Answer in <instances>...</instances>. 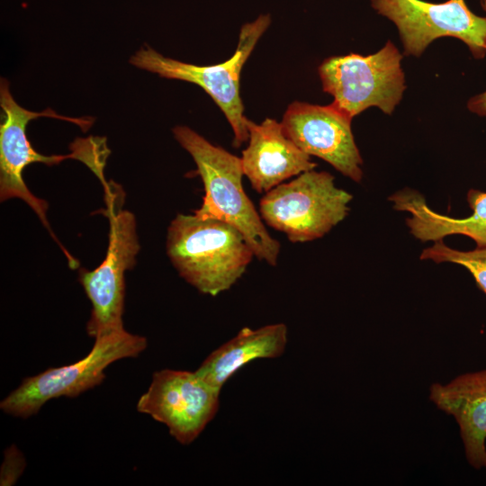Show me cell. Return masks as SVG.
I'll return each mask as SVG.
<instances>
[{
  "label": "cell",
  "instance_id": "obj_1",
  "mask_svg": "<svg viewBox=\"0 0 486 486\" xmlns=\"http://www.w3.org/2000/svg\"><path fill=\"white\" fill-rule=\"evenodd\" d=\"M166 253L181 277L211 296L235 284L255 256L238 229L195 213H179L171 221Z\"/></svg>",
  "mask_w": 486,
  "mask_h": 486
},
{
  "label": "cell",
  "instance_id": "obj_2",
  "mask_svg": "<svg viewBox=\"0 0 486 486\" xmlns=\"http://www.w3.org/2000/svg\"><path fill=\"white\" fill-rule=\"evenodd\" d=\"M177 142L191 155L202 178L204 196L194 213L223 220L238 229L251 247L255 256L275 266L280 243L266 230L261 216L246 194L241 159L209 142L186 126H176Z\"/></svg>",
  "mask_w": 486,
  "mask_h": 486
},
{
  "label": "cell",
  "instance_id": "obj_3",
  "mask_svg": "<svg viewBox=\"0 0 486 486\" xmlns=\"http://www.w3.org/2000/svg\"><path fill=\"white\" fill-rule=\"evenodd\" d=\"M352 199L336 186L332 175L312 169L266 193L259 212L267 225L291 242L303 243L323 237L342 221Z\"/></svg>",
  "mask_w": 486,
  "mask_h": 486
},
{
  "label": "cell",
  "instance_id": "obj_4",
  "mask_svg": "<svg viewBox=\"0 0 486 486\" xmlns=\"http://www.w3.org/2000/svg\"><path fill=\"white\" fill-rule=\"evenodd\" d=\"M147 346L145 337L125 329L96 338L84 358L25 378L1 401L0 409L11 416L27 418L52 399L77 397L101 384L105 379L104 371L111 364L137 357Z\"/></svg>",
  "mask_w": 486,
  "mask_h": 486
},
{
  "label": "cell",
  "instance_id": "obj_5",
  "mask_svg": "<svg viewBox=\"0 0 486 486\" xmlns=\"http://www.w3.org/2000/svg\"><path fill=\"white\" fill-rule=\"evenodd\" d=\"M271 22L270 15H260L241 27L237 50L228 60L210 66H198L167 58L150 47H142L130 59L141 69L169 79L190 82L201 86L223 112L234 133L233 146L248 140V118L239 94L240 73L248 58Z\"/></svg>",
  "mask_w": 486,
  "mask_h": 486
},
{
  "label": "cell",
  "instance_id": "obj_6",
  "mask_svg": "<svg viewBox=\"0 0 486 486\" xmlns=\"http://www.w3.org/2000/svg\"><path fill=\"white\" fill-rule=\"evenodd\" d=\"M401 58L390 40L372 55L328 58L319 67L323 91L333 95L332 104L351 118L370 106L390 114L405 89Z\"/></svg>",
  "mask_w": 486,
  "mask_h": 486
},
{
  "label": "cell",
  "instance_id": "obj_7",
  "mask_svg": "<svg viewBox=\"0 0 486 486\" xmlns=\"http://www.w3.org/2000/svg\"><path fill=\"white\" fill-rule=\"evenodd\" d=\"M0 105L4 119L0 125V199L4 202L11 198H19L25 202L61 247L69 261L68 264L74 266L76 261L63 248L50 229L47 219L48 202L36 197L28 189L22 178V172L32 163L55 165L66 158L81 160V144L78 140L75 141L73 152L69 155L44 156L38 153L31 145L26 135V128L30 121L44 116L73 122L86 131L92 125L93 120L59 115L51 109L40 112L26 110L14 101L8 82L3 78L0 86Z\"/></svg>",
  "mask_w": 486,
  "mask_h": 486
},
{
  "label": "cell",
  "instance_id": "obj_8",
  "mask_svg": "<svg viewBox=\"0 0 486 486\" xmlns=\"http://www.w3.org/2000/svg\"><path fill=\"white\" fill-rule=\"evenodd\" d=\"M107 202L110 230L106 256L95 269L79 273V282L92 304L86 332L94 338L124 330V274L133 267L140 248L134 215L116 210L112 194Z\"/></svg>",
  "mask_w": 486,
  "mask_h": 486
},
{
  "label": "cell",
  "instance_id": "obj_9",
  "mask_svg": "<svg viewBox=\"0 0 486 486\" xmlns=\"http://www.w3.org/2000/svg\"><path fill=\"white\" fill-rule=\"evenodd\" d=\"M373 7L398 27L406 55L419 56L434 40H463L475 58L486 53V17L473 14L464 0H371ZM486 8V2L482 3Z\"/></svg>",
  "mask_w": 486,
  "mask_h": 486
},
{
  "label": "cell",
  "instance_id": "obj_10",
  "mask_svg": "<svg viewBox=\"0 0 486 486\" xmlns=\"http://www.w3.org/2000/svg\"><path fill=\"white\" fill-rule=\"evenodd\" d=\"M220 393L195 372L163 369L154 373L137 410L166 425L180 444L189 445L215 417Z\"/></svg>",
  "mask_w": 486,
  "mask_h": 486
},
{
  "label": "cell",
  "instance_id": "obj_11",
  "mask_svg": "<svg viewBox=\"0 0 486 486\" xmlns=\"http://www.w3.org/2000/svg\"><path fill=\"white\" fill-rule=\"evenodd\" d=\"M352 118L333 104H291L281 122L285 135L302 151L318 157L355 182L363 176L362 158L351 130Z\"/></svg>",
  "mask_w": 486,
  "mask_h": 486
},
{
  "label": "cell",
  "instance_id": "obj_12",
  "mask_svg": "<svg viewBox=\"0 0 486 486\" xmlns=\"http://www.w3.org/2000/svg\"><path fill=\"white\" fill-rule=\"evenodd\" d=\"M248 145L240 158L244 176L259 194L317 165L284 133L281 122L266 118L260 124L248 119Z\"/></svg>",
  "mask_w": 486,
  "mask_h": 486
},
{
  "label": "cell",
  "instance_id": "obj_13",
  "mask_svg": "<svg viewBox=\"0 0 486 486\" xmlns=\"http://www.w3.org/2000/svg\"><path fill=\"white\" fill-rule=\"evenodd\" d=\"M429 399L457 422L467 462L486 468V369L433 383Z\"/></svg>",
  "mask_w": 486,
  "mask_h": 486
},
{
  "label": "cell",
  "instance_id": "obj_14",
  "mask_svg": "<svg viewBox=\"0 0 486 486\" xmlns=\"http://www.w3.org/2000/svg\"><path fill=\"white\" fill-rule=\"evenodd\" d=\"M467 202L472 213L465 218H454L436 212L418 192L399 191L389 197L397 211L408 212L406 223L411 235L420 241H437L451 235L471 238L477 247L486 246V192L471 189Z\"/></svg>",
  "mask_w": 486,
  "mask_h": 486
},
{
  "label": "cell",
  "instance_id": "obj_15",
  "mask_svg": "<svg viewBox=\"0 0 486 486\" xmlns=\"http://www.w3.org/2000/svg\"><path fill=\"white\" fill-rule=\"evenodd\" d=\"M287 335V327L284 323L256 329L243 328L234 338L212 351L194 372L203 382L221 391L224 383L248 363L283 355Z\"/></svg>",
  "mask_w": 486,
  "mask_h": 486
},
{
  "label": "cell",
  "instance_id": "obj_16",
  "mask_svg": "<svg viewBox=\"0 0 486 486\" xmlns=\"http://www.w3.org/2000/svg\"><path fill=\"white\" fill-rule=\"evenodd\" d=\"M420 259H429L435 263H454L465 267L473 276L478 287L486 294V246L462 251L449 248L441 239L425 248Z\"/></svg>",
  "mask_w": 486,
  "mask_h": 486
},
{
  "label": "cell",
  "instance_id": "obj_17",
  "mask_svg": "<svg viewBox=\"0 0 486 486\" xmlns=\"http://www.w3.org/2000/svg\"><path fill=\"white\" fill-rule=\"evenodd\" d=\"M25 467V457L20 449L15 445L8 446L4 450L0 469V485L12 486L15 484Z\"/></svg>",
  "mask_w": 486,
  "mask_h": 486
},
{
  "label": "cell",
  "instance_id": "obj_18",
  "mask_svg": "<svg viewBox=\"0 0 486 486\" xmlns=\"http://www.w3.org/2000/svg\"><path fill=\"white\" fill-rule=\"evenodd\" d=\"M467 106L471 112L486 116V92L471 98Z\"/></svg>",
  "mask_w": 486,
  "mask_h": 486
}]
</instances>
